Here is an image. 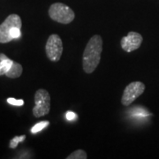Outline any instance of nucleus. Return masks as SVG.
<instances>
[{
  "mask_svg": "<svg viewBox=\"0 0 159 159\" xmlns=\"http://www.w3.org/2000/svg\"><path fill=\"white\" fill-rule=\"evenodd\" d=\"M102 39L99 34H95L88 42L83 52L82 66L86 74H92L101 60Z\"/></svg>",
  "mask_w": 159,
  "mask_h": 159,
  "instance_id": "1",
  "label": "nucleus"
},
{
  "mask_svg": "<svg viewBox=\"0 0 159 159\" xmlns=\"http://www.w3.org/2000/svg\"><path fill=\"white\" fill-rule=\"evenodd\" d=\"M49 16L54 21L62 24H69L75 18L74 11L63 3H54L49 8Z\"/></svg>",
  "mask_w": 159,
  "mask_h": 159,
  "instance_id": "2",
  "label": "nucleus"
},
{
  "mask_svg": "<svg viewBox=\"0 0 159 159\" xmlns=\"http://www.w3.org/2000/svg\"><path fill=\"white\" fill-rule=\"evenodd\" d=\"M51 111V96L46 89H40L34 94L33 115L35 118L43 117Z\"/></svg>",
  "mask_w": 159,
  "mask_h": 159,
  "instance_id": "3",
  "label": "nucleus"
},
{
  "mask_svg": "<svg viewBox=\"0 0 159 159\" xmlns=\"http://www.w3.org/2000/svg\"><path fill=\"white\" fill-rule=\"evenodd\" d=\"M22 26V21L20 17L12 13L10 14L8 17L5 20V21L0 25V43H6L11 42V31L13 28H21Z\"/></svg>",
  "mask_w": 159,
  "mask_h": 159,
  "instance_id": "4",
  "label": "nucleus"
},
{
  "mask_svg": "<svg viewBox=\"0 0 159 159\" xmlns=\"http://www.w3.org/2000/svg\"><path fill=\"white\" fill-rule=\"evenodd\" d=\"M45 51L47 57L51 61L57 62L61 58L63 53V43L59 35L53 34L49 36L46 43Z\"/></svg>",
  "mask_w": 159,
  "mask_h": 159,
  "instance_id": "5",
  "label": "nucleus"
},
{
  "mask_svg": "<svg viewBox=\"0 0 159 159\" xmlns=\"http://www.w3.org/2000/svg\"><path fill=\"white\" fill-rule=\"evenodd\" d=\"M145 90V85L141 81H134L125 87L123 96L121 98V102L123 105L128 106L135 99L142 96Z\"/></svg>",
  "mask_w": 159,
  "mask_h": 159,
  "instance_id": "6",
  "label": "nucleus"
},
{
  "mask_svg": "<svg viewBox=\"0 0 159 159\" xmlns=\"http://www.w3.org/2000/svg\"><path fill=\"white\" fill-rule=\"evenodd\" d=\"M142 35L137 32L131 31L125 36H124L121 42V48L126 52H131V51L138 50L142 43Z\"/></svg>",
  "mask_w": 159,
  "mask_h": 159,
  "instance_id": "7",
  "label": "nucleus"
},
{
  "mask_svg": "<svg viewBox=\"0 0 159 159\" xmlns=\"http://www.w3.org/2000/svg\"><path fill=\"white\" fill-rule=\"evenodd\" d=\"M22 66L20 64H19V63L13 61L11 68L9 69V71L6 74V76L8 77V78H11V79H16V78H19L22 74Z\"/></svg>",
  "mask_w": 159,
  "mask_h": 159,
  "instance_id": "8",
  "label": "nucleus"
},
{
  "mask_svg": "<svg viewBox=\"0 0 159 159\" xmlns=\"http://www.w3.org/2000/svg\"><path fill=\"white\" fill-rule=\"evenodd\" d=\"M13 61L7 58L4 60H0V76L1 75H6V74L9 71V69L11 68V65Z\"/></svg>",
  "mask_w": 159,
  "mask_h": 159,
  "instance_id": "9",
  "label": "nucleus"
},
{
  "mask_svg": "<svg viewBox=\"0 0 159 159\" xmlns=\"http://www.w3.org/2000/svg\"><path fill=\"white\" fill-rule=\"evenodd\" d=\"M87 157L88 156H87L86 151H84L83 149H78L72 154H70L66 159H86Z\"/></svg>",
  "mask_w": 159,
  "mask_h": 159,
  "instance_id": "10",
  "label": "nucleus"
},
{
  "mask_svg": "<svg viewBox=\"0 0 159 159\" xmlns=\"http://www.w3.org/2000/svg\"><path fill=\"white\" fill-rule=\"evenodd\" d=\"M49 125H50V123H49L48 121H42V122H39L38 124L34 125V126L32 127L31 133H32V134H36V133H38L40 131L43 130V128L47 127Z\"/></svg>",
  "mask_w": 159,
  "mask_h": 159,
  "instance_id": "11",
  "label": "nucleus"
},
{
  "mask_svg": "<svg viewBox=\"0 0 159 159\" xmlns=\"http://www.w3.org/2000/svg\"><path fill=\"white\" fill-rule=\"evenodd\" d=\"M26 139V136L25 135H22V136H16L14 137L13 139H11V142H10V145L9 147L11 148H15L17 147L18 143L20 142H22L24 140Z\"/></svg>",
  "mask_w": 159,
  "mask_h": 159,
  "instance_id": "12",
  "label": "nucleus"
},
{
  "mask_svg": "<svg viewBox=\"0 0 159 159\" xmlns=\"http://www.w3.org/2000/svg\"><path fill=\"white\" fill-rule=\"evenodd\" d=\"M7 102L11 104V105H14V106H22L24 104L23 100H21V99H15V98H12V97L7 98Z\"/></svg>",
  "mask_w": 159,
  "mask_h": 159,
  "instance_id": "13",
  "label": "nucleus"
},
{
  "mask_svg": "<svg viewBox=\"0 0 159 159\" xmlns=\"http://www.w3.org/2000/svg\"><path fill=\"white\" fill-rule=\"evenodd\" d=\"M66 119L69 120V121H73V120H75L78 117H77V115L74 113V112H73V111H67L66 114Z\"/></svg>",
  "mask_w": 159,
  "mask_h": 159,
  "instance_id": "14",
  "label": "nucleus"
},
{
  "mask_svg": "<svg viewBox=\"0 0 159 159\" xmlns=\"http://www.w3.org/2000/svg\"><path fill=\"white\" fill-rule=\"evenodd\" d=\"M8 57H6L5 54H3V53H1L0 54V60H4V59H7Z\"/></svg>",
  "mask_w": 159,
  "mask_h": 159,
  "instance_id": "15",
  "label": "nucleus"
}]
</instances>
